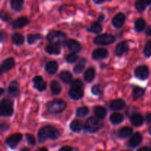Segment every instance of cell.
Listing matches in <instances>:
<instances>
[{"label":"cell","mask_w":151,"mask_h":151,"mask_svg":"<svg viewBox=\"0 0 151 151\" xmlns=\"http://www.w3.org/2000/svg\"><path fill=\"white\" fill-rule=\"evenodd\" d=\"M88 113H89V109L86 106L78 108L76 111V115L79 117H83V116H86Z\"/></svg>","instance_id":"37"},{"label":"cell","mask_w":151,"mask_h":151,"mask_svg":"<svg viewBox=\"0 0 151 151\" xmlns=\"http://www.w3.org/2000/svg\"><path fill=\"white\" fill-rule=\"evenodd\" d=\"M145 93L144 88H141V87H134V90H133V98L134 100H138L141 97H142L143 94Z\"/></svg>","instance_id":"33"},{"label":"cell","mask_w":151,"mask_h":151,"mask_svg":"<svg viewBox=\"0 0 151 151\" xmlns=\"http://www.w3.org/2000/svg\"><path fill=\"white\" fill-rule=\"evenodd\" d=\"M29 22V21L28 20V19L27 17H19L18 19H16V20H14L12 23V26L14 29H19V28H22L23 27L26 26L27 24H28Z\"/></svg>","instance_id":"16"},{"label":"cell","mask_w":151,"mask_h":151,"mask_svg":"<svg viewBox=\"0 0 151 151\" xmlns=\"http://www.w3.org/2000/svg\"><path fill=\"white\" fill-rule=\"evenodd\" d=\"M22 134H19V133H16V134H12L10 137H7L5 140V143L11 148H14L22 140Z\"/></svg>","instance_id":"7"},{"label":"cell","mask_w":151,"mask_h":151,"mask_svg":"<svg viewBox=\"0 0 151 151\" xmlns=\"http://www.w3.org/2000/svg\"><path fill=\"white\" fill-rule=\"evenodd\" d=\"M134 75L138 79L145 80L148 78L149 69L146 66H139L135 69Z\"/></svg>","instance_id":"8"},{"label":"cell","mask_w":151,"mask_h":151,"mask_svg":"<svg viewBox=\"0 0 151 151\" xmlns=\"http://www.w3.org/2000/svg\"><path fill=\"white\" fill-rule=\"evenodd\" d=\"M60 78L63 83H72V75L69 71L63 70L60 73Z\"/></svg>","instance_id":"23"},{"label":"cell","mask_w":151,"mask_h":151,"mask_svg":"<svg viewBox=\"0 0 151 151\" xmlns=\"http://www.w3.org/2000/svg\"><path fill=\"white\" fill-rule=\"evenodd\" d=\"M66 34L63 33V32L60 31L53 30L49 32L47 35V38L51 44H59L60 46L65 45V41L66 39Z\"/></svg>","instance_id":"3"},{"label":"cell","mask_w":151,"mask_h":151,"mask_svg":"<svg viewBox=\"0 0 151 151\" xmlns=\"http://www.w3.org/2000/svg\"><path fill=\"white\" fill-rule=\"evenodd\" d=\"M50 89L54 95H58L61 91V86L57 81H52L50 84Z\"/></svg>","instance_id":"29"},{"label":"cell","mask_w":151,"mask_h":151,"mask_svg":"<svg viewBox=\"0 0 151 151\" xmlns=\"http://www.w3.org/2000/svg\"><path fill=\"white\" fill-rule=\"evenodd\" d=\"M131 119V122L132 125H135V126H140L142 125L143 122H144V118L142 115L139 114H133L130 118Z\"/></svg>","instance_id":"22"},{"label":"cell","mask_w":151,"mask_h":151,"mask_svg":"<svg viewBox=\"0 0 151 151\" xmlns=\"http://www.w3.org/2000/svg\"><path fill=\"white\" fill-rule=\"evenodd\" d=\"M78 56L76 53H69L66 58V60L68 63H73V62L76 61L77 59H78Z\"/></svg>","instance_id":"40"},{"label":"cell","mask_w":151,"mask_h":151,"mask_svg":"<svg viewBox=\"0 0 151 151\" xmlns=\"http://www.w3.org/2000/svg\"><path fill=\"white\" fill-rule=\"evenodd\" d=\"M105 1H106L105 0H103V1H94V2H95L96 4H103Z\"/></svg>","instance_id":"50"},{"label":"cell","mask_w":151,"mask_h":151,"mask_svg":"<svg viewBox=\"0 0 151 151\" xmlns=\"http://www.w3.org/2000/svg\"><path fill=\"white\" fill-rule=\"evenodd\" d=\"M0 16H1V20L4 21V22H9L10 19V16L7 12L4 11V10H1V13H0Z\"/></svg>","instance_id":"43"},{"label":"cell","mask_w":151,"mask_h":151,"mask_svg":"<svg viewBox=\"0 0 151 151\" xmlns=\"http://www.w3.org/2000/svg\"><path fill=\"white\" fill-rule=\"evenodd\" d=\"M59 151H72V147L69 146H63L59 150Z\"/></svg>","instance_id":"45"},{"label":"cell","mask_w":151,"mask_h":151,"mask_svg":"<svg viewBox=\"0 0 151 151\" xmlns=\"http://www.w3.org/2000/svg\"><path fill=\"white\" fill-rule=\"evenodd\" d=\"M115 37L111 34H101L96 36L94 39V44L97 45H109L114 42Z\"/></svg>","instance_id":"6"},{"label":"cell","mask_w":151,"mask_h":151,"mask_svg":"<svg viewBox=\"0 0 151 151\" xmlns=\"http://www.w3.org/2000/svg\"><path fill=\"white\" fill-rule=\"evenodd\" d=\"M91 92H92V94H94V95H100L102 93L101 88H100V86L99 85L94 86L91 88Z\"/></svg>","instance_id":"42"},{"label":"cell","mask_w":151,"mask_h":151,"mask_svg":"<svg viewBox=\"0 0 151 151\" xmlns=\"http://www.w3.org/2000/svg\"><path fill=\"white\" fill-rule=\"evenodd\" d=\"M15 61L13 58H8L3 61L1 66V72H7L14 66Z\"/></svg>","instance_id":"17"},{"label":"cell","mask_w":151,"mask_h":151,"mask_svg":"<svg viewBox=\"0 0 151 151\" xmlns=\"http://www.w3.org/2000/svg\"><path fill=\"white\" fill-rule=\"evenodd\" d=\"M24 1L22 0H12L10 1V7L15 11H19L22 8Z\"/></svg>","instance_id":"32"},{"label":"cell","mask_w":151,"mask_h":151,"mask_svg":"<svg viewBox=\"0 0 151 151\" xmlns=\"http://www.w3.org/2000/svg\"><path fill=\"white\" fill-rule=\"evenodd\" d=\"M61 46L56 44H50L46 47V52L50 55H58L60 52Z\"/></svg>","instance_id":"20"},{"label":"cell","mask_w":151,"mask_h":151,"mask_svg":"<svg viewBox=\"0 0 151 151\" xmlns=\"http://www.w3.org/2000/svg\"><path fill=\"white\" fill-rule=\"evenodd\" d=\"M102 29H103V27H102L101 24H100L99 22H94L88 28V30L89 32H94V33H100Z\"/></svg>","instance_id":"35"},{"label":"cell","mask_w":151,"mask_h":151,"mask_svg":"<svg viewBox=\"0 0 151 151\" xmlns=\"http://www.w3.org/2000/svg\"><path fill=\"white\" fill-rule=\"evenodd\" d=\"M142 141V136L140 133L137 132L134 135L131 136L128 142V146L130 147H135L138 146Z\"/></svg>","instance_id":"11"},{"label":"cell","mask_w":151,"mask_h":151,"mask_svg":"<svg viewBox=\"0 0 151 151\" xmlns=\"http://www.w3.org/2000/svg\"><path fill=\"white\" fill-rule=\"evenodd\" d=\"M41 38H42V35L41 34H29L27 36V41L29 44H32Z\"/></svg>","instance_id":"36"},{"label":"cell","mask_w":151,"mask_h":151,"mask_svg":"<svg viewBox=\"0 0 151 151\" xmlns=\"http://www.w3.org/2000/svg\"><path fill=\"white\" fill-rule=\"evenodd\" d=\"M96 117L99 119H103L107 115V111L103 106H96L94 109Z\"/></svg>","instance_id":"21"},{"label":"cell","mask_w":151,"mask_h":151,"mask_svg":"<svg viewBox=\"0 0 151 151\" xmlns=\"http://www.w3.org/2000/svg\"><path fill=\"white\" fill-rule=\"evenodd\" d=\"M32 82H33L34 87L38 91H43L47 88V83H46L45 81H44V79H43L41 76L34 77L33 79H32Z\"/></svg>","instance_id":"10"},{"label":"cell","mask_w":151,"mask_h":151,"mask_svg":"<svg viewBox=\"0 0 151 151\" xmlns=\"http://www.w3.org/2000/svg\"><path fill=\"white\" fill-rule=\"evenodd\" d=\"M66 103L63 100H55L47 103V109L48 112L53 114L61 113L66 109Z\"/></svg>","instance_id":"2"},{"label":"cell","mask_w":151,"mask_h":151,"mask_svg":"<svg viewBox=\"0 0 151 151\" xmlns=\"http://www.w3.org/2000/svg\"><path fill=\"white\" fill-rule=\"evenodd\" d=\"M102 127L100 119L94 117H90L84 124V130L88 133H95L98 131Z\"/></svg>","instance_id":"4"},{"label":"cell","mask_w":151,"mask_h":151,"mask_svg":"<svg viewBox=\"0 0 151 151\" xmlns=\"http://www.w3.org/2000/svg\"><path fill=\"white\" fill-rule=\"evenodd\" d=\"M58 63L56 61H50L46 64L45 66V69L48 73L51 74V75H53V74L55 73L58 70Z\"/></svg>","instance_id":"25"},{"label":"cell","mask_w":151,"mask_h":151,"mask_svg":"<svg viewBox=\"0 0 151 151\" xmlns=\"http://www.w3.org/2000/svg\"><path fill=\"white\" fill-rule=\"evenodd\" d=\"M5 33H4L3 31H1V41H4V38L5 37Z\"/></svg>","instance_id":"49"},{"label":"cell","mask_w":151,"mask_h":151,"mask_svg":"<svg viewBox=\"0 0 151 151\" xmlns=\"http://www.w3.org/2000/svg\"><path fill=\"white\" fill-rule=\"evenodd\" d=\"M95 77V69L93 67H90L84 73V79L86 82H91Z\"/></svg>","instance_id":"27"},{"label":"cell","mask_w":151,"mask_h":151,"mask_svg":"<svg viewBox=\"0 0 151 151\" xmlns=\"http://www.w3.org/2000/svg\"><path fill=\"white\" fill-rule=\"evenodd\" d=\"M123 151H129V150H123Z\"/></svg>","instance_id":"55"},{"label":"cell","mask_w":151,"mask_h":151,"mask_svg":"<svg viewBox=\"0 0 151 151\" xmlns=\"http://www.w3.org/2000/svg\"><path fill=\"white\" fill-rule=\"evenodd\" d=\"M147 6V1H142V0H139V1H136L135 3V7L139 12H143L146 9V7Z\"/></svg>","instance_id":"38"},{"label":"cell","mask_w":151,"mask_h":151,"mask_svg":"<svg viewBox=\"0 0 151 151\" xmlns=\"http://www.w3.org/2000/svg\"><path fill=\"white\" fill-rule=\"evenodd\" d=\"M148 132H149V134H150V135H151V126L150 127V128H149V129H148Z\"/></svg>","instance_id":"54"},{"label":"cell","mask_w":151,"mask_h":151,"mask_svg":"<svg viewBox=\"0 0 151 151\" xmlns=\"http://www.w3.org/2000/svg\"><path fill=\"white\" fill-rule=\"evenodd\" d=\"M84 127V125H83L82 122L79 120H73L70 123L69 125V128L74 132H80L81 131H82L83 128Z\"/></svg>","instance_id":"28"},{"label":"cell","mask_w":151,"mask_h":151,"mask_svg":"<svg viewBox=\"0 0 151 151\" xmlns=\"http://www.w3.org/2000/svg\"><path fill=\"white\" fill-rule=\"evenodd\" d=\"M12 41L16 45H22L23 44L24 41V38L23 35L20 33H18V32H15L12 35Z\"/></svg>","instance_id":"31"},{"label":"cell","mask_w":151,"mask_h":151,"mask_svg":"<svg viewBox=\"0 0 151 151\" xmlns=\"http://www.w3.org/2000/svg\"><path fill=\"white\" fill-rule=\"evenodd\" d=\"M144 54L146 57H150V56H151V41H147L146 43L144 48Z\"/></svg>","instance_id":"39"},{"label":"cell","mask_w":151,"mask_h":151,"mask_svg":"<svg viewBox=\"0 0 151 151\" xmlns=\"http://www.w3.org/2000/svg\"><path fill=\"white\" fill-rule=\"evenodd\" d=\"M146 34H147L148 36H151V26H149L146 29Z\"/></svg>","instance_id":"48"},{"label":"cell","mask_w":151,"mask_h":151,"mask_svg":"<svg viewBox=\"0 0 151 151\" xmlns=\"http://www.w3.org/2000/svg\"><path fill=\"white\" fill-rule=\"evenodd\" d=\"M124 120V116L122 114L115 112L112 114L110 116V121L114 125H117V124L121 123Z\"/></svg>","instance_id":"24"},{"label":"cell","mask_w":151,"mask_h":151,"mask_svg":"<svg viewBox=\"0 0 151 151\" xmlns=\"http://www.w3.org/2000/svg\"><path fill=\"white\" fill-rule=\"evenodd\" d=\"M66 45L68 47V49L73 53L79 52H81V49H82L81 44L75 39L67 40L66 42Z\"/></svg>","instance_id":"9"},{"label":"cell","mask_w":151,"mask_h":151,"mask_svg":"<svg viewBox=\"0 0 151 151\" xmlns=\"http://www.w3.org/2000/svg\"><path fill=\"white\" fill-rule=\"evenodd\" d=\"M71 88H83V83L81 80L77 79L72 81Z\"/></svg>","instance_id":"41"},{"label":"cell","mask_w":151,"mask_h":151,"mask_svg":"<svg viewBox=\"0 0 151 151\" xmlns=\"http://www.w3.org/2000/svg\"><path fill=\"white\" fill-rule=\"evenodd\" d=\"M133 131L129 127H123L118 131V137L121 139H125L131 135Z\"/></svg>","instance_id":"26"},{"label":"cell","mask_w":151,"mask_h":151,"mask_svg":"<svg viewBox=\"0 0 151 151\" xmlns=\"http://www.w3.org/2000/svg\"><path fill=\"white\" fill-rule=\"evenodd\" d=\"M3 92H4V89L2 88H1V92H0V95H2Z\"/></svg>","instance_id":"52"},{"label":"cell","mask_w":151,"mask_h":151,"mask_svg":"<svg viewBox=\"0 0 151 151\" xmlns=\"http://www.w3.org/2000/svg\"><path fill=\"white\" fill-rule=\"evenodd\" d=\"M125 22V16L123 13H119L116 14L112 19V24L116 28L122 27Z\"/></svg>","instance_id":"13"},{"label":"cell","mask_w":151,"mask_h":151,"mask_svg":"<svg viewBox=\"0 0 151 151\" xmlns=\"http://www.w3.org/2000/svg\"><path fill=\"white\" fill-rule=\"evenodd\" d=\"M137 151H151V150L147 147H141V148L139 149Z\"/></svg>","instance_id":"47"},{"label":"cell","mask_w":151,"mask_h":151,"mask_svg":"<svg viewBox=\"0 0 151 151\" xmlns=\"http://www.w3.org/2000/svg\"><path fill=\"white\" fill-rule=\"evenodd\" d=\"M38 151H48V150H47V149L45 148V147H43V148L39 149Z\"/></svg>","instance_id":"51"},{"label":"cell","mask_w":151,"mask_h":151,"mask_svg":"<svg viewBox=\"0 0 151 151\" xmlns=\"http://www.w3.org/2000/svg\"><path fill=\"white\" fill-rule=\"evenodd\" d=\"M60 137L58 131L55 127L46 125L39 130L38 133V139L39 142L44 143L47 139H56Z\"/></svg>","instance_id":"1"},{"label":"cell","mask_w":151,"mask_h":151,"mask_svg":"<svg viewBox=\"0 0 151 151\" xmlns=\"http://www.w3.org/2000/svg\"><path fill=\"white\" fill-rule=\"evenodd\" d=\"M0 114L2 116H10L13 114V103L9 99H2L0 103Z\"/></svg>","instance_id":"5"},{"label":"cell","mask_w":151,"mask_h":151,"mask_svg":"<svg viewBox=\"0 0 151 151\" xmlns=\"http://www.w3.org/2000/svg\"><path fill=\"white\" fill-rule=\"evenodd\" d=\"M83 88H71L69 91V96L72 100H79L83 97Z\"/></svg>","instance_id":"12"},{"label":"cell","mask_w":151,"mask_h":151,"mask_svg":"<svg viewBox=\"0 0 151 151\" xmlns=\"http://www.w3.org/2000/svg\"><path fill=\"white\" fill-rule=\"evenodd\" d=\"M86 63V60L85 58H81L79 61L78 62L77 65L74 67V72L76 74H80L83 72V69L85 68Z\"/></svg>","instance_id":"30"},{"label":"cell","mask_w":151,"mask_h":151,"mask_svg":"<svg viewBox=\"0 0 151 151\" xmlns=\"http://www.w3.org/2000/svg\"><path fill=\"white\" fill-rule=\"evenodd\" d=\"M26 138L27 140V142L29 143L30 145H34L35 144V139L32 135H31V134H27Z\"/></svg>","instance_id":"44"},{"label":"cell","mask_w":151,"mask_h":151,"mask_svg":"<svg viewBox=\"0 0 151 151\" xmlns=\"http://www.w3.org/2000/svg\"><path fill=\"white\" fill-rule=\"evenodd\" d=\"M103 17H104V16H103V15H101V18H99V20H103Z\"/></svg>","instance_id":"53"},{"label":"cell","mask_w":151,"mask_h":151,"mask_svg":"<svg viewBox=\"0 0 151 151\" xmlns=\"http://www.w3.org/2000/svg\"><path fill=\"white\" fill-rule=\"evenodd\" d=\"M145 22L144 19H142V18L137 19L135 22V24H134L135 29L137 32H142V31L144 30V29L145 28Z\"/></svg>","instance_id":"34"},{"label":"cell","mask_w":151,"mask_h":151,"mask_svg":"<svg viewBox=\"0 0 151 151\" xmlns=\"http://www.w3.org/2000/svg\"><path fill=\"white\" fill-rule=\"evenodd\" d=\"M109 55L108 50L104 48H98L92 52V58L94 60L106 58Z\"/></svg>","instance_id":"15"},{"label":"cell","mask_w":151,"mask_h":151,"mask_svg":"<svg viewBox=\"0 0 151 151\" xmlns=\"http://www.w3.org/2000/svg\"><path fill=\"white\" fill-rule=\"evenodd\" d=\"M7 91L13 97H18L19 95V94H20L19 83L17 82H16V81L12 82L10 84V86H9Z\"/></svg>","instance_id":"19"},{"label":"cell","mask_w":151,"mask_h":151,"mask_svg":"<svg viewBox=\"0 0 151 151\" xmlns=\"http://www.w3.org/2000/svg\"><path fill=\"white\" fill-rule=\"evenodd\" d=\"M145 120L146 122H147V123H149V124L151 123V113L146 115Z\"/></svg>","instance_id":"46"},{"label":"cell","mask_w":151,"mask_h":151,"mask_svg":"<svg viewBox=\"0 0 151 151\" xmlns=\"http://www.w3.org/2000/svg\"><path fill=\"white\" fill-rule=\"evenodd\" d=\"M125 102L122 99H116L110 103V108L114 111H119L125 108Z\"/></svg>","instance_id":"18"},{"label":"cell","mask_w":151,"mask_h":151,"mask_svg":"<svg viewBox=\"0 0 151 151\" xmlns=\"http://www.w3.org/2000/svg\"><path fill=\"white\" fill-rule=\"evenodd\" d=\"M129 50V46L126 41H120L119 44L116 45V49H115V52L116 55L118 56H121L125 52L128 51Z\"/></svg>","instance_id":"14"}]
</instances>
